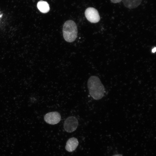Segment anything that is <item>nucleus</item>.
Returning a JSON list of instances; mask_svg holds the SVG:
<instances>
[{
	"mask_svg": "<svg viewBox=\"0 0 156 156\" xmlns=\"http://www.w3.org/2000/svg\"><path fill=\"white\" fill-rule=\"evenodd\" d=\"M88 87L89 93L94 99L99 100L104 95L105 88L99 78L95 76H92L88 79Z\"/></svg>",
	"mask_w": 156,
	"mask_h": 156,
	"instance_id": "f257e3e1",
	"label": "nucleus"
},
{
	"mask_svg": "<svg viewBox=\"0 0 156 156\" xmlns=\"http://www.w3.org/2000/svg\"><path fill=\"white\" fill-rule=\"evenodd\" d=\"M114 3H117L120 2L122 0H110Z\"/></svg>",
	"mask_w": 156,
	"mask_h": 156,
	"instance_id": "1a4fd4ad",
	"label": "nucleus"
},
{
	"mask_svg": "<svg viewBox=\"0 0 156 156\" xmlns=\"http://www.w3.org/2000/svg\"><path fill=\"white\" fill-rule=\"evenodd\" d=\"M38 9L42 13L48 12L50 10L49 5L47 2L41 0L38 2L37 4Z\"/></svg>",
	"mask_w": 156,
	"mask_h": 156,
	"instance_id": "6e6552de",
	"label": "nucleus"
},
{
	"mask_svg": "<svg viewBox=\"0 0 156 156\" xmlns=\"http://www.w3.org/2000/svg\"><path fill=\"white\" fill-rule=\"evenodd\" d=\"M85 14L87 19L92 23H97L100 19L98 11L92 7H89L86 9L85 12Z\"/></svg>",
	"mask_w": 156,
	"mask_h": 156,
	"instance_id": "20e7f679",
	"label": "nucleus"
},
{
	"mask_svg": "<svg viewBox=\"0 0 156 156\" xmlns=\"http://www.w3.org/2000/svg\"><path fill=\"white\" fill-rule=\"evenodd\" d=\"M77 29L75 23L71 20L66 21L63 28V37L68 42H72L76 39L77 34Z\"/></svg>",
	"mask_w": 156,
	"mask_h": 156,
	"instance_id": "f03ea898",
	"label": "nucleus"
},
{
	"mask_svg": "<svg viewBox=\"0 0 156 156\" xmlns=\"http://www.w3.org/2000/svg\"><path fill=\"white\" fill-rule=\"evenodd\" d=\"M122 2L126 7L131 9L139 6L142 0H122Z\"/></svg>",
	"mask_w": 156,
	"mask_h": 156,
	"instance_id": "0eeeda50",
	"label": "nucleus"
},
{
	"mask_svg": "<svg viewBox=\"0 0 156 156\" xmlns=\"http://www.w3.org/2000/svg\"><path fill=\"white\" fill-rule=\"evenodd\" d=\"M1 16L0 15V17H1Z\"/></svg>",
	"mask_w": 156,
	"mask_h": 156,
	"instance_id": "f8f14e48",
	"label": "nucleus"
},
{
	"mask_svg": "<svg viewBox=\"0 0 156 156\" xmlns=\"http://www.w3.org/2000/svg\"><path fill=\"white\" fill-rule=\"evenodd\" d=\"M112 156H122L120 154H116Z\"/></svg>",
	"mask_w": 156,
	"mask_h": 156,
	"instance_id": "9b49d317",
	"label": "nucleus"
},
{
	"mask_svg": "<svg viewBox=\"0 0 156 156\" xmlns=\"http://www.w3.org/2000/svg\"><path fill=\"white\" fill-rule=\"evenodd\" d=\"M79 144L77 139L74 137L69 139L67 141L65 149L69 152H72L75 150Z\"/></svg>",
	"mask_w": 156,
	"mask_h": 156,
	"instance_id": "423d86ee",
	"label": "nucleus"
},
{
	"mask_svg": "<svg viewBox=\"0 0 156 156\" xmlns=\"http://www.w3.org/2000/svg\"><path fill=\"white\" fill-rule=\"evenodd\" d=\"M44 121L51 125H55L59 123L61 120L60 114L57 112H49L44 116Z\"/></svg>",
	"mask_w": 156,
	"mask_h": 156,
	"instance_id": "39448f33",
	"label": "nucleus"
},
{
	"mask_svg": "<svg viewBox=\"0 0 156 156\" xmlns=\"http://www.w3.org/2000/svg\"><path fill=\"white\" fill-rule=\"evenodd\" d=\"M78 125L77 119L73 116L68 117L65 120L64 127L66 131L71 133L75 131Z\"/></svg>",
	"mask_w": 156,
	"mask_h": 156,
	"instance_id": "7ed1b4c3",
	"label": "nucleus"
},
{
	"mask_svg": "<svg viewBox=\"0 0 156 156\" xmlns=\"http://www.w3.org/2000/svg\"><path fill=\"white\" fill-rule=\"evenodd\" d=\"M156 51V48L155 47L152 49V51L153 53H155Z\"/></svg>",
	"mask_w": 156,
	"mask_h": 156,
	"instance_id": "9d476101",
	"label": "nucleus"
}]
</instances>
